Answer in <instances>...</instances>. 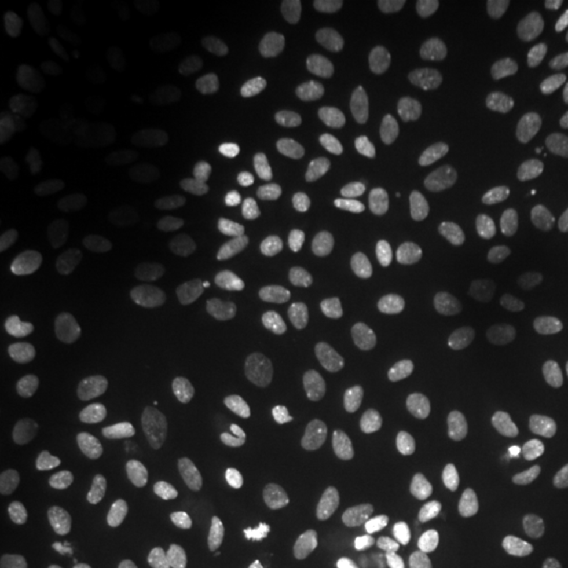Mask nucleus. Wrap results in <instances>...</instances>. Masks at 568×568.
<instances>
[{"instance_id":"f257e3e1","label":"nucleus","mask_w":568,"mask_h":568,"mask_svg":"<svg viewBox=\"0 0 568 568\" xmlns=\"http://www.w3.org/2000/svg\"><path fill=\"white\" fill-rule=\"evenodd\" d=\"M222 429L250 446L313 443L345 426L351 398L342 376L323 366H265L234 357L219 386Z\"/></svg>"},{"instance_id":"f03ea898","label":"nucleus","mask_w":568,"mask_h":568,"mask_svg":"<svg viewBox=\"0 0 568 568\" xmlns=\"http://www.w3.org/2000/svg\"><path fill=\"white\" fill-rule=\"evenodd\" d=\"M48 244L67 265L95 278H121L136 263V241L111 209L85 193L67 190L51 205Z\"/></svg>"},{"instance_id":"7ed1b4c3","label":"nucleus","mask_w":568,"mask_h":568,"mask_svg":"<svg viewBox=\"0 0 568 568\" xmlns=\"http://www.w3.org/2000/svg\"><path fill=\"white\" fill-rule=\"evenodd\" d=\"M392 426L417 443H487L506 426V405L484 386L443 383L410 392L395 407Z\"/></svg>"},{"instance_id":"20e7f679","label":"nucleus","mask_w":568,"mask_h":568,"mask_svg":"<svg viewBox=\"0 0 568 568\" xmlns=\"http://www.w3.org/2000/svg\"><path fill=\"white\" fill-rule=\"evenodd\" d=\"M118 392L142 417L178 433L200 436L215 420H222L212 395L193 379V373L181 361L171 357L130 361L118 376Z\"/></svg>"},{"instance_id":"39448f33","label":"nucleus","mask_w":568,"mask_h":568,"mask_svg":"<svg viewBox=\"0 0 568 568\" xmlns=\"http://www.w3.org/2000/svg\"><path fill=\"white\" fill-rule=\"evenodd\" d=\"M26 316L32 335L41 342L70 354H92L114 325V306L102 287L51 282L29 297Z\"/></svg>"},{"instance_id":"423d86ee","label":"nucleus","mask_w":568,"mask_h":568,"mask_svg":"<svg viewBox=\"0 0 568 568\" xmlns=\"http://www.w3.org/2000/svg\"><path fill=\"white\" fill-rule=\"evenodd\" d=\"M544 268L518 253H493L487 260L467 265L448 287V304L455 313L470 320L506 316L528 310L544 297Z\"/></svg>"},{"instance_id":"0eeeda50","label":"nucleus","mask_w":568,"mask_h":568,"mask_svg":"<svg viewBox=\"0 0 568 568\" xmlns=\"http://www.w3.org/2000/svg\"><path fill=\"white\" fill-rule=\"evenodd\" d=\"M386 525L398 544L443 552L480 534V508L446 487H424L398 496L386 508Z\"/></svg>"},{"instance_id":"6e6552de","label":"nucleus","mask_w":568,"mask_h":568,"mask_svg":"<svg viewBox=\"0 0 568 568\" xmlns=\"http://www.w3.org/2000/svg\"><path fill=\"white\" fill-rule=\"evenodd\" d=\"M547 126L544 108L525 95H506V99H484L458 108L448 118V142L480 159H496L518 149H528Z\"/></svg>"},{"instance_id":"1a4fd4ad","label":"nucleus","mask_w":568,"mask_h":568,"mask_svg":"<svg viewBox=\"0 0 568 568\" xmlns=\"http://www.w3.org/2000/svg\"><path fill=\"white\" fill-rule=\"evenodd\" d=\"M80 39L89 73L95 77L108 102L130 111L149 102V70L123 26L121 13L108 7L92 10L82 20Z\"/></svg>"},{"instance_id":"9d476101","label":"nucleus","mask_w":568,"mask_h":568,"mask_svg":"<svg viewBox=\"0 0 568 568\" xmlns=\"http://www.w3.org/2000/svg\"><path fill=\"white\" fill-rule=\"evenodd\" d=\"M414 477V458L402 448H357L328 458L313 484L316 493L328 499H357V496H379L405 487Z\"/></svg>"},{"instance_id":"9b49d317","label":"nucleus","mask_w":568,"mask_h":568,"mask_svg":"<svg viewBox=\"0 0 568 568\" xmlns=\"http://www.w3.org/2000/svg\"><path fill=\"white\" fill-rule=\"evenodd\" d=\"M320 178L328 190L332 203L345 209L347 215L364 219L379 205V178L373 171V162L366 149L351 136H335L320 152Z\"/></svg>"},{"instance_id":"f8f14e48","label":"nucleus","mask_w":568,"mask_h":568,"mask_svg":"<svg viewBox=\"0 0 568 568\" xmlns=\"http://www.w3.org/2000/svg\"><path fill=\"white\" fill-rule=\"evenodd\" d=\"M10 61H13V89L20 102L36 114H51L63 99V89L70 80V61L36 32H26L13 41Z\"/></svg>"},{"instance_id":"ddd939ff","label":"nucleus","mask_w":568,"mask_h":568,"mask_svg":"<svg viewBox=\"0 0 568 568\" xmlns=\"http://www.w3.org/2000/svg\"><path fill=\"white\" fill-rule=\"evenodd\" d=\"M44 398L48 383L32 351V335H7L0 345V429L13 433L39 410Z\"/></svg>"},{"instance_id":"4468645a","label":"nucleus","mask_w":568,"mask_h":568,"mask_svg":"<svg viewBox=\"0 0 568 568\" xmlns=\"http://www.w3.org/2000/svg\"><path fill=\"white\" fill-rule=\"evenodd\" d=\"M0 508L26 540L41 544L58 525V499L29 467H13L0 480Z\"/></svg>"},{"instance_id":"2eb2a0df","label":"nucleus","mask_w":568,"mask_h":568,"mask_svg":"<svg viewBox=\"0 0 568 568\" xmlns=\"http://www.w3.org/2000/svg\"><path fill=\"white\" fill-rule=\"evenodd\" d=\"M77 484H80L89 511L99 525L114 521L126 506L130 484L123 477L118 448L108 443H92L82 452L80 465H77Z\"/></svg>"},{"instance_id":"dca6fc26","label":"nucleus","mask_w":568,"mask_h":568,"mask_svg":"<svg viewBox=\"0 0 568 568\" xmlns=\"http://www.w3.org/2000/svg\"><path fill=\"white\" fill-rule=\"evenodd\" d=\"M405 22L436 48H458L477 32L480 10L474 0H407Z\"/></svg>"},{"instance_id":"f3484780","label":"nucleus","mask_w":568,"mask_h":568,"mask_svg":"<svg viewBox=\"0 0 568 568\" xmlns=\"http://www.w3.org/2000/svg\"><path fill=\"white\" fill-rule=\"evenodd\" d=\"M256 231L278 253H306L320 244V222L297 196H275L260 209Z\"/></svg>"},{"instance_id":"a211bd4d","label":"nucleus","mask_w":568,"mask_h":568,"mask_svg":"<svg viewBox=\"0 0 568 568\" xmlns=\"http://www.w3.org/2000/svg\"><path fill=\"white\" fill-rule=\"evenodd\" d=\"M168 95L178 104L181 114H186L190 121L203 123L205 130H215L222 136H241L244 133V114L193 77H174L168 82Z\"/></svg>"},{"instance_id":"6ab92c4d","label":"nucleus","mask_w":568,"mask_h":568,"mask_svg":"<svg viewBox=\"0 0 568 568\" xmlns=\"http://www.w3.org/2000/svg\"><path fill=\"white\" fill-rule=\"evenodd\" d=\"M316 316V301L304 287H268L256 297V320L272 338L297 342L304 338Z\"/></svg>"},{"instance_id":"aec40b11","label":"nucleus","mask_w":568,"mask_h":568,"mask_svg":"<svg viewBox=\"0 0 568 568\" xmlns=\"http://www.w3.org/2000/svg\"><path fill=\"white\" fill-rule=\"evenodd\" d=\"M212 58L219 61L227 77L250 80L260 70V48L246 26L244 10H227L212 29Z\"/></svg>"},{"instance_id":"412c9836","label":"nucleus","mask_w":568,"mask_h":568,"mask_svg":"<svg viewBox=\"0 0 568 568\" xmlns=\"http://www.w3.org/2000/svg\"><path fill=\"white\" fill-rule=\"evenodd\" d=\"M145 136L155 145V152L162 155L164 162L171 164L178 174H183L186 181L200 183V186L209 183V164H205L203 152L196 149V142L183 133L181 123L174 121L171 114L152 111L145 118Z\"/></svg>"},{"instance_id":"4be33fe9","label":"nucleus","mask_w":568,"mask_h":568,"mask_svg":"<svg viewBox=\"0 0 568 568\" xmlns=\"http://www.w3.org/2000/svg\"><path fill=\"white\" fill-rule=\"evenodd\" d=\"M121 203L133 219H140L142 224H152V227H178L190 215L181 196L168 183L159 181L130 183L121 193Z\"/></svg>"},{"instance_id":"5701e85b","label":"nucleus","mask_w":568,"mask_h":568,"mask_svg":"<svg viewBox=\"0 0 568 568\" xmlns=\"http://www.w3.org/2000/svg\"><path fill=\"white\" fill-rule=\"evenodd\" d=\"M196 559V549L181 537H149L133 540L126 547L114 549L102 568H190Z\"/></svg>"},{"instance_id":"b1692460","label":"nucleus","mask_w":568,"mask_h":568,"mask_svg":"<svg viewBox=\"0 0 568 568\" xmlns=\"http://www.w3.org/2000/svg\"><path fill=\"white\" fill-rule=\"evenodd\" d=\"M338 22L345 26L347 39L354 44V51L369 63H379L388 54V44H392V36H388L386 20L376 13V10H338Z\"/></svg>"},{"instance_id":"393cba45","label":"nucleus","mask_w":568,"mask_h":568,"mask_svg":"<svg viewBox=\"0 0 568 568\" xmlns=\"http://www.w3.org/2000/svg\"><path fill=\"white\" fill-rule=\"evenodd\" d=\"M142 26L164 48H181L190 29V10L183 0H145Z\"/></svg>"},{"instance_id":"a878e982","label":"nucleus","mask_w":568,"mask_h":568,"mask_svg":"<svg viewBox=\"0 0 568 568\" xmlns=\"http://www.w3.org/2000/svg\"><path fill=\"white\" fill-rule=\"evenodd\" d=\"M32 351H36L41 373H44L48 395H54V398L70 395L77 388V383H80V366L73 361V354L63 351V347L51 345V342H41L36 335H32Z\"/></svg>"},{"instance_id":"bb28decb","label":"nucleus","mask_w":568,"mask_h":568,"mask_svg":"<svg viewBox=\"0 0 568 568\" xmlns=\"http://www.w3.org/2000/svg\"><path fill=\"white\" fill-rule=\"evenodd\" d=\"M534 212L549 227H568V168L544 183V190L537 193Z\"/></svg>"},{"instance_id":"cd10ccee","label":"nucleus","mask_w":568,"mask_h":568,"mask_svg":"<svg viewBox=\"0 0 568 568\" xmlns=\"http://www.w3.org/2000/svg\"><path fill=\"white\" fill-rule=\"evenodd\" d=\"M540 559L547 568H568V534H556L540 544Z\"/></svg>"},{"instance_id":"c85d7f7f","label":"nucleus","mask_w":568,"mask_h":568,"mask_svg":"<svg viewBox=\"0 0 568 568\" xmlns=\"http://www.w3.org/2000/svg\"><path fill=\"white\" fill-rule=\"evenodd\" d=\"M392 297H395L398 304L410 306V310H417V306L426 310V306H429V297H426L424 291H417V287H405V284H398V287L392 291Z\"/></svg>"},{"instance_id":"c756f323","label":"nucleus","mask_w":568,"mask_h":568,"mask_svg":"<svg viewBox=\"0 0 568 568\" xmlns=\"http://www.w3.org/2000/svg\"><path fill=\"white\" fill-rule=\"evenodd\" d=\"M219 171L227 174V178H234V174L241 171V155H237L234 149H224L222 155H219Z\"/></svg>"}]
</instances>
